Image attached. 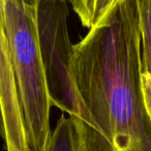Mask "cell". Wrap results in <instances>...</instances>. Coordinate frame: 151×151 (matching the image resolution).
Listing matches in <instances>:
<instances>
[{
  "mask_svg": "<svg viewBox=\"0 0 151 151\" xmlns=\"http://www.w3.org/2000/svg\"><path fill=\"white\" fill-rule=\"evenodd\" d=\"M117 0H85L78 14L83 26L88 29L95 27L108 14Z\"/></svg>",
  "mask_w": 151,
  "mask_h": 151,
  "instance_id": "8992f818",
  "label": "cell"
},
{
  "mask_svg": "<svg viewBox=\"0 0 151 151\" xmlns=\"http://www.w3.org/2000/svg\"><path fill=\"white\" fill-rule=\"evenodd\" d=\"M44 151H81L78 129L71 116L62 111Z\"/></svg>",
  "mask_w": 151,
  "mask_h": 151,
  "instance_id": "5b68a950",
  "label": "cell"
},
{
  "mask_svg": "<svg viewBox=\"0 0 151 151\" xmlns=\"http://www.w3.org/2000/svg\"><path fill=\"white\" fill-rule=\"evenodd\" d=\"M142 37V95L151 120V0H137Z\"/></svg>",
  "mask_w": 151,
  "mask_h": 151,
  "instance_id": "277c9868",
  "label": "cell"
},
{
  "mask_svg": "<svg viewBox=\"0 0 151 151\" xmlns=\"http://www.w3.org/2000/svg\"><path fill=\"white\" fill-rule=\"evenodd\" d=\"M15 109V88L5 30V0H0V137H7Z\"/></svg>",
  "mask_w": 151,
  "mask_h": 151,
  "instance_id": "3957f363",
  "label": "cell"
},
{
  "mask_svg": "<svg viewBox=\"0 0 151 151\" xmlns=\"http://www.w3.org/2000/svg\"><path fill=\"white\" fill-rule=\"evenodd\" d=\"M69 67L82 105L81 117H73L81 151H151L137 0H117L73 44Z\"/></svg>",
  "mask_w": 151,
  "mask_h": 151,
  "instance_id": "6da1fadb",
  "label": "cell"
},
{
  "mask_svg": "<svg viewBox=\"0 0 151 151\" xmlns=\"http://www.w3.org/2000/svg\"><path fill=\"white\" fill-rule=\"evenodd\" d=\"M36 0H5V30L15 88V109L5 151H44L56 106L49 82Z\"/></svg>",
  "mask_w": 151,
  "mask_h": 151,
  "instance_id": "7a4b0ae2",
  "label": "cell"
},
{
  "mask_svg": "<svg viewBox=\"0 0 151 151\" xmlns=\"http://www.w3.org/2000/svg\"><path fill=\"white\" fill-rule=\"evenodd\" d=\"M36 1H38L40 3V2L47 1V0H36ZM64 1H66V0H64ZM67 1H69L71 3V5H73V8L76 12V14H80L81 10H82V8H83V5H84L85 0H67Z\"/></svg>",
  "mask_w": 151,
  "mask_h": 151,
  "instance_id": "52a82bcc",
  "label": "cell"
}]
</instances>
